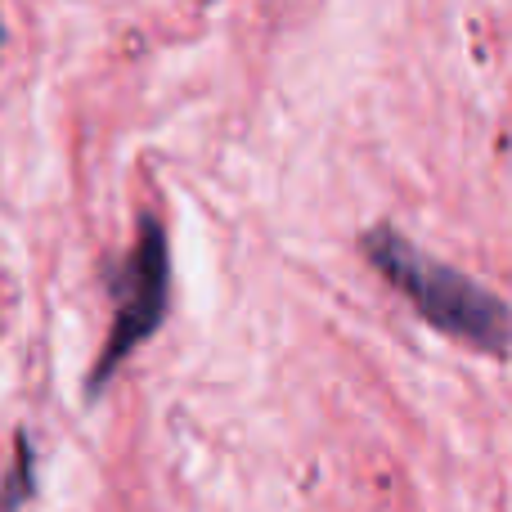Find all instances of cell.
I'll return each instance as SVG.
<instances>
[{
  "instance_id": "3957f363",
  "label": "cell",
  "mask_w": 512,
  "mask_h": 512,
  "mask_svg": "<svg viewBox=\"0 0 512 512\" xmlns=\"http://www.w3.org/2000/svg\"><path fill=\"white\" fill-rule=\"evenodd\" d=\"M36 495V459H32V441L18 432L14 441V463H9L5 481H0V512H23Z\"/></svg>"
},
{
  "instance_id": "6da1fadb",
  "label": "cell",
  "mask_w": 512,
  "mask_h": 512,
  "mask_svg": "<svg viewBox=\"0 0 512 512\" xmlns=\"http://www.w3.org/2000/svg\"><path fill=\"white\" fill-rule=\"evenodd\" d=\"M369 265L436 328L454 342L486 355L512 351V306L486 283L468 279L463 270L427 256L418 243L396 234L391 225H373L360 239Z\"/></svg>"
},
{
  "instance_id": "7a4b0ae2",
  "label": "cell",
  "mask_w": 512,
  "mask_h": 512,
  "mask_svg": "<svg viewBox=\"0 0 512 512\" xmlns=\"http://www.w3.org/2000/svg\"><path fill=\"white\" fill-rule=\"evenodd\" d=\"M108 292H113V324H108L104 351L95 355L86 378V396L95 400L108 382L117 378L126 360L167 324L171 310V248L158 216H144L131 252L108 270Z\"/></svg>"
}]
</instances>
